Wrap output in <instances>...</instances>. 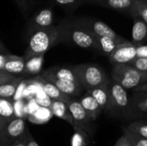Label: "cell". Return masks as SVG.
Returning <instances> with one entry per match:
<instances>
[{
  "label": "cell",
  "instance_id": "6da1fadb",
  "mask_svg": "<svg viewBox=\"0 0 147 146\" xmlns=\"http://www.w3.org/2000/svg\"><path fill=\"white\" fill-rule=\"evenodd\" d=\"M59 42H69L85 49L98 51V45L95 34L77 24L73 20L64 21L58 27Z\"/></svg>",
  "mask_w": 147,
  "mask_h": 146
},
{
  "label": "cell",
  "instance_id": "7a4b0ae2",
  "mask_svg": "<svg viewBox=\"0 0 147 146\" xmlns=\"http://www.w3.org/2000/svg\"><path fill=\"white\" fill-rule=\"evenodd\" d=\"M59 29L53 25L34 30L30 34L28 46L26 48L22 58L26 61L32 57L45 54L46 52L59 43Z\"/></svg>",
  "mask_w": 147,
  "mask_h": 146
},
{
  "label": "cell",
  "instance_id": "3957f363",
  "mask_svg": "<svg viewBox=\"0 0 147 146\" xmlns=\"http://www.w3.org/2000/svg\"><path fill=\"white\" fill-rule=\"evenodd\" d=\"M72 68L77 73L82 87L86 91L110 79L105 71L96 64H79L72 66Z\"/></svg>",
  "mask_w": 147,
  "mask_h": 146
},
{
  "label": "cell",
  "instance_id": "277c9868",
  "mask_svg": "<svg viewBox=\"0 0 147 146\" xmlns=\"http://www.w3.org/2000/svg\"><path fill=\"white\" fill-rule=\"evenodd\" d=\"M111 79L126 89H133L139 84L147 82L146 73L138 71L128 64L113 65Z\"/></svg>",
  "mask_w": 147,
  "mask_h": 146
},
{
  "label": "cell",
  "instance_id": "5b68a950",
  "mask_svg": "<svg viewBox=\"0 0 147 146\" xmlns=\"http://www.w3.org/2000/svg\"><path fill=\"white\" fill-rule=\"evenodd\" d=\"M131 108H134L130 102L127 89L111 79L109 83V102L106 111L127 114Z\"/></svg>",
  "mask_w": 147,
  "mask_h": 146
},
{
  "label": "cell",
  "instance_id": "8992f818",
  "mask_svg": "<svg viewBox=\"0 0 147 146\" xmlns=\"http://www.w3.org/2000/svg\"><path fill=\"white\" fill-rule=\"evenodd\" d=\"M77 24L83 27L89 32L92 33L95 35L97 36H106L114 39L120 44L128 42L129 40H126L120 34H118L115 31L113 30L109 25H107L105 22L98 20H91L87 18H79V19H74L73 20Z\"/></svg>",
  "mask_w": 147,
  "mask_h": 146
},
{
  "label": "cell",
  "instance_id": "52a82bcc",
  "mask_svg": "<svg viewBox=\"0 0 147 146\" xmlns=\"http://www.w3.org/2000/svg\"><path fill=\"white\" fill-rule=\"evenodd\" d=\"M27 131L24 119L17 118L8 121L0 131V146H9L24 136Z\"/></svg>",
  "mask_w": 147,
  "mask_h": 146
},
{
  "label": "cell",
  "instance_id": "ba28073f",
  "mask_svg": "<svg viewBox=\"0 0 147 146\" xmlns=\"http://www.w3.org/2000/svg\"><path fill=\"white\" fill-rule=\"evenodd\" d=\"M66 104L73 118L74 125L78 126L79 127L84 129L90 136H92L95 131L93 126V121L95 120H93L89 115V114L81 105L79 100L72 97Z\"/></svg>",
  "mask_w": 147,
  "mask_h": 146
},
{
  "label": "cell",
  "instance_id": "9c48e42d",
  "mask_svg": "<svg viewBox=\"0 0 147 146\" xmlns=\"http://www.w3.org/2000/svg\"><path fill=\"white\" fill-rule=\"evenodd\" d=\"M137 57V46L128 41L117 46V47L108 56L109 62L112 65L115 64H128Z\"/></svg>",
  "mask_w": 147,
  "mask_h": 146
},
{
  "label": "cell",
  "instance_id": "30bf717a",
  "mask_svg": "<svg viewBox=\"0 0 147 146\" xmlns=\"http://www.w3.org/2000/svg\"><path fill=\"white\" fill-rule=\"evenodd\" d=\"M85 2L97 4L107 9L129 14L133 17L139 16L134 0H85Z\"/></svg>",
  "mask_w": 147,
  "mask_h": 146
},
{
  "label": "cell",
  "instance_id": "8fae6325",
  "mask_svg": "<svg viewBox=\"0 0 147 146\" xmlns=\"http://www.w3.org/2000/svg\"><path fill=\"white\" fill-rule=\"evenodd\" d=\"M42 77H44L46 80L49 81L50 83H53L56 87H58L63 93L71 96V97H77L81 95L82 91L84 90V88L82 87L80 83L67 81L64 79L58 78L54 76L44 73L41 71L40 75Z\"/></svg>",
  "mask_w": 147,
  "mask_h": 146
},
{
  "label": "cell",
  "instance_id": "7c38bea8",
  "mask_svg": "<svg viewBox=\"0 0 147 146\" xmlns=\"http://www.w3.org/2000/svg\"><path fill=\"white\" fill-rule=\"evenodd\" d=\"M53 22V11L50 9H44L32 16V18L28 22L27 28L28 33L31 34L36 29L52 26Z\"/></svg>",
  "mask_w": 147,
  "mask_h": 146
},
{
  "label": "cell",
  "instance_id": "4fadbf2b",
  "mask_svg": "<svg viewBox=\"0 0 147 146\" xmlns=\"http://www.w3.org/2000/svg\"><path fill=\"white\" fill-rule=\"evenodd\" d=\"M34 80H35L39 85L40 86V88L42 89V90L47 94V96L52 99V100H57V101H62L65 103H67L72 97L63 93L58 87H56L53 83H50L49 81L46 80L44 77H42L41 76H37L36 77L34 78Z\"/></svg>",
  "mask_w": 147,
  "mask_h": 146
},
{
  "label": "cell",
  "instance_id": "5bb4252c",
  "mask_svg": "<svg viewBox=\"0 0 147 146\" xmlns=\"http://www.w3.org/2000/svg\"><path fill=\"white\" fill-rule=\"evenodd\" d=\"M132 29V43L140 46L147 44V22L141 16H135Z\"/></svg>",
  "mask_w": 147,
  "mask_h": 146
},
{
  "label": "cell",
  "instance_id": "9a60e30c",
  "mask_svg": "<svg viewBox=\"0 0 147 146\" xmlns=\"http://www.w3.org/2000/svg\"><path fill=\"white\" fill-rule=\"evenodd\" d=\"M111 79L108 80L104 83L95 87L93 89H90L87 90L86 92L91 95L97 102L101 105V107L103 108V110H107L109 102V83Z\"/></svg>",
  "mask_w": 147,
  "mask_h": 146
},
{
  "label": "cell",
  "instance_id": "2e32d148",
  "mask_svg": "<svg viewBox=\"0 0 147 146\" xmlns=\"http://www.w3.org/2000/svg\"><path fill=\"white\" fill-rule=\"evenodd\" d=\"M79 102L81 105L84 107V108L86 110V112L89 114V115L95 120L99 117L101 113L103 111V108L97 102V101L87 92L85 95L80 97Z\"/></svg>",
  "mask_w": 147,
  "mask_h": 146
},
{
  "label": "cell",
  "instance_id": "e0dca14e",
  "mask_svg": "<svg viewBox=\"0 0 147 146\" xmlns=\"http://www.w3.org/2000/svg\"><path fill=\"white\" fill-rule=\"evenodd\" d=\"M42 72L54 76L58 78L67 80V81H71V82H76V83H80L78 77L75 71L73 70L72 67H65V66H54L48 68Z\"/></svg>",
  "mask_w": 147,
  "mask_h": 146
},
{
  "label": "cell",
  "instance_id": "ac0fdd59",
  "mask_svg": "<svg viewBox=\"0 0 147 146\" xmlns=\"http://www.w3.org/2000/svg\"><path fill=\"white\" fill-rule=\"evenodd\" d=\"M49 109L51 110L53 115L64 120L65 121L68 122L71 126L74 125L73 118H72L71 114L69 110V108L65 102H64L62 101L53 100Z\"/></svg>",
  "mask_w": 147,
  "mask_h": 146
},
{
  "label": "cell",
  "instance_id": "d6986e66",
  "mask_svg": "<svg viewBox=\"0 0 147 146\" xmlns=\"http://www.w3.org/2000/svg\"><path fill=\"white\" fill-rule=\"evenodd\" d=\"M24 66H25V60L22 57L9 54V59H7L4 65L3 71L5 72L10 73L13 75L23 74Z\"/></svg>",
  "mask_w": 147,
  "mask_h": 146
},
{
  "label": "cell",
  "instance_id": "ffe728a7",
  "mask_svg": "<svg viewBox=\"0 0 147 146\" xmlns=\"http://www.w3.org/2000/svg\"><path fill=\"white\" fill-rule=\"evenodd\" d=\"M24 79L23 77H15L11 80L0 85V97L12 99L20 83Z\"/></svg>",
  "mask_w": 147,
  "mask_h": 146
},
{
  "label": "cell",
  "instance_id": "44dd1931",
  "mask_svg": "<svg viewBox=\"0 0 147 146\" xmlns=\"http://www.w3.org/2000/svg\"><path fill=\"white\" fill-rule=\"evenodd\" d=\"M44 55L45 54H40L26 60L23 74L24 75H36L40 73L42 70V65L44 62Z\"/></svg>",
  "mask_w": 147,
  "mask_h": 146
},
{
  "label": "cell",
  "instance_id": "7402d4cb",
  "mask_svg": "<svg viewBox=\"0 0 147 146\" xmlns=\"http://www.w3.org/2000/svg\"><path fill=\"white\" fill-rule=\"evenodd\" d=\"M95 36L98 45V51L107 57L117 47L118 45H120L119 42H117L112 38L106 37V36H97V35Z\"/></svg>",
  "mask_w": 147,
  "mask_h": 146
},
{
  "label": "cell",
  "instance_id": "603a6c76",
  "mask_svg": "<svg viewBox=\"0 0 147 146\" xmlns=\"http://www.w3.org/2000/svg\"><path fill=\"white\" fill-rule=\"evenodd\" d=\"M0 116L7 122L16 118L14 102L12 99L0 97Z\"/></svg>",
  "mask_w": 147,
  "mask_h": 146
},
{
  "label": "cell",
  "instance_id": "cb8c5ba5",
  "mask_svg": "<svg viewBox=\"0 0 147 146\" xmlns=\"http://www.w3.org/2000/svg\"><path fill=\"white\" fill-rule=\"evenodd\" d=\"M74 133L71 138V146H89L90 135L77 125L72 126Z\"/></svg>",
  "mask_w": 147,
  "mask_h": 146
},
{
  "label": "cell",
  "instance_id": "d4e9b609",
  "mask_svg": "<svg viewBox=\"0 0 147 146\" xmlns=\"http://www.w3.org/2000/svg\"><path fill=\"white\" fill-rule=\"evenodd\" d=\"M52 112L48 108H45V107H41L37 108L33 114H28V119L34 123H44L46 121H47L51 115H52Z\"/></svg>",
  "mask_w": 147,
  "mask_h": 146
},
{
  "label": "cell",
  "instance_id": "484cf974",
  "mask_svg": "<svg viewBox=\"0 0 147 146\" xmlns=\"http://www.w3.org/2000/svg\"><path fill=\"white\" fill-rule=\"evenodd\" d=\"M131 102L134 108H137L141 112L147 113V93L135 92L134 96L132 97Z\"/></svg>",
  "mask_w": 147,
  "mask_h": 146
},
{
  "label": "cell",
  "instance_id": "4316f807",
  "mask_svg": "<svg viewBox=\"0 0 147 146\" xmlns=\"http://www.w3.org/2000/svg\"><path fill=\"white\" fill-rule=\"evenodd\" d=\"M127 131L135 135L147 139V123L143 121H136L131 123L127 128Z\"/></svg>",
  "mask_w": 147,
  "mask_h": 146
},
{
  "label": "cell",
  "instance_id": "83f0119b",
  "mask_svg": "<svg viewBox=\"0 0 147 146\" xmlns=\"http://www.w3.org/2000/svg\"><path fill=\"white\" fill-rule=\"evenodd\" d=\"M14 108H15L16 117L22 118V119L28 118V104L22 98L19 100H16L14 102Z\"/></svg>",
  "mask_w": 147,
  "mask_h": 146
},
{
  "label": "cell",
  "instance_id": "f1b7e54d",
  "mask_svg": "<svg viewBox=\"0 0 147 146\" xmlns=\"http://www.w3.org/2000/svg\"><path fill=\"white\" fill-rule=\"evenodd\" d=\"M131 66L134 67L138 71L146 73L147 72V58H142V57H136L134 59L130 61L128 63Z\"/></svg>",
  "mask_w": 147,
  "mask_h": 146
},
{
  "label": "cell",
  "instance_id": "f546056e",
  "mask_svg": "<svg viewBox=\"0 0 147 146\" xmlns=\"http://www.w3.org/2000/svg\"><path fill=\"white\" fill-rule=\"evenodd\" d=\"M139 15L147 22V0H134Z\"/></svg>",
  "mask_w": 147,
  "mask_h": 146
},
{
  "label": "cell",
  "instance_id": "4dcf8cb0",
  "mask_svg": "<svg viewBox=\"0 0 147 146\" xmlns=\"http://www.w3.org/2000/svg\"><path fill=\"white\" fill-rule=\"evenodd\" d=\"M127 135L129 137L130 140L132 141V144L134 146H147V139L135 135L134 133H129L128 131H126Z\"/></svg>",
  "mask_w": 147,
  "mask_h": 146
},
{
  "label": "cell",
  "instance_id": "1f68e13d",
  "mask_svg": "<svg viewBox=\"0 0 147 146\" xmlns=\"http://www.w3.org/2000/svg\"><path fill=\"white\" fill-rule=\"evenodd\" d=\"M53 2L65 8H75L83 2H85V0H53Z\"/></svg>",
  "mask_w": 147,
  "mask_h": 146
},
{
  "label": "cell",
  "instance_id": "d6a6232c",
  "mask_svg": "<svg viewBox=\"0 0 147 146\" xmlns=\"http://www.w3.org/2000/svg\"><path fill=\"white\" fill-rule=\"evenodd\" d=\"M115 146H134L132 144V141L130 140L129 137L127 135V133L125 135H123L115 144Z\"/></svg>",
  "mask_w": 147,
  "mask_h": 146
},
{
  "label": "cell",
  "instance_id": "836d02e7",
  "mask_svg": "<svg viewBox=\"0 0 147 146\" xmlns=\"http://www.w3.org/2000/svg\"><path fill=\"white\" fill-rule=\"evenodd\" d=\"M137 57L147 58V44L137 46Z\"/></svg>",
  "mask_w": 147,
  "mask_h": 146
},
{
  "label": "cell",
  "instance_id": "e575fe53",
  "mask_svg": "<svg viewBox=\"0 0 147 146\" xmlns=\"http://www.w3.org/2000/svg\"><path fill=\"white\" fill-rule=\"evenodd\" d=\"M16 76L8 72H0V85L11 80L13 77H15Z\"/></svg>",
  "mask_w": 147,
  "mask_h": 146
},
{
  "label": "cell",
  "instance_id": "d590c367",
  "mask_svg": "<svg viewBox=\"0 0 147 146\" xmlns=\"http://www.w3.org/2000/svg\"><path fill=\"white\" fill-rule=\"evenodd\" d=\"M26 141H27V146H40L35 141V139L32 137L31 133L28 129L26 131Z\"/></svg>",
  "mask_w": 147,
  "mask_h": 146
},
{
  "label": "cell",
  "instance_id": "8d00e7d4",
  "mask_svg": "<svg viewBox=\"0 0 147 146\" xmlns=\"http://www.w3.org/2000/svg\"><path fill=\"white\" fill-rule=\"evenodd\" d=\"M9 53H1L0 52V71H3V67H4V65L7 61V59H9Z\"/></svg>",
  "mask_w": 147,
  "mask_h": 146
},
{
  "label": "cell",
  "instance_id": "74e56055",
  "mask_svg": "<svg viewBox=\"0 0 147 146\" xmlns=\"http://www.w3.org/2000/svg\"><path fill=\"white\" fill-rule=\"evenodd\" d=\"M133 90L134 92H144V93H147V82H145L143 83L139 84L138 86H136L135 88H134Z\"/></svg>",
  "mask_w": 147,
  "mask_h": 146
},
{
  "label": "cell",
  "instance_id": "f35d334b",
  "mask_svg": "<svg viewBox=\"0 0 147 146\" xmlns=\"http://www.w3.org/2000/svg\"><path fill=\"white\" fill-rule=\"evenodd\" d=\"M9 146H27V141H26V133L24 134L23 137H22L20 139L16 140L15 143H13L12 145Z\"/></svg>",
  "mask_w": 147,
  "mask_h": 146
},
{
  "label": "cell",
  "instance_id": "ab89813d",
  "mask_svg": "<svg viewBox=\"0 0 147 146\" xmlns=\"http://www.w3.org/2000/svg\"><path fill=\"white\" fill-rule=\"evenodd\" d=\"M19 3V6L22 7V9H27V0H16Z\"/></svg>",
  "mask_w": 147,
  "mask_h": 146
},
{
  "label": "cell",
  "instance_id": "60d3db41",
  "mask_svg": "<svg viewBox=\"0 0 147 146\" xmlns=\"http://www.w3.org/2000/svg\"><path fill=\"white\" fill-rule=\"evenodd\" d=\"M0 52L1 53H9L8 50L6 48V46L3 45V43L2 42V40H0Z\"/></svg>",
  "mask_w": 147,
  "mask_h": 146
},
{
  "label": "cell",
  "instance_id": "b9f144b4",
  "mask_svg": "<svg viewBox=\"0 0 147 146\" xmlns=\"http://www.w3.org/2000/svg\"><path fill=\"white\" fill-rule=\"evenodd\" d=\"M7 123V121L3 118V117H1L0 116V131L3 128V126H5V124Z\"/></svg>",
  "mask_w": 147,
  "mask_h": 146
},
{
  "label": "cell",
  "instance_id": "7bdbcfd3",
  "mask_svg": "<svg viewBox=\"0 0 147 146\" xmlns=\"http://www.w3.org/2000/svg\"><path fill=\"white\" fill-rule=\"evenodd\" d=\"M146 78H147V72H146Z\"/></svg>",
  "mask_w": 147,
  "mask_h": 146
},
{
  "label": "cell",
  "instance_id": "ee69618b",
  "mask_svg": "<svg viewBox=\"0 0 147 146\" xmlns=\"http://www.w3.org/2000/svg\"><path fill=\"white\" fill-rule=\"evenodd\" d=\"M0 72H3V71H0Z\"/></svg>",
  "mask_w": 147,
  "mask_h": 146
}]
</instances>
